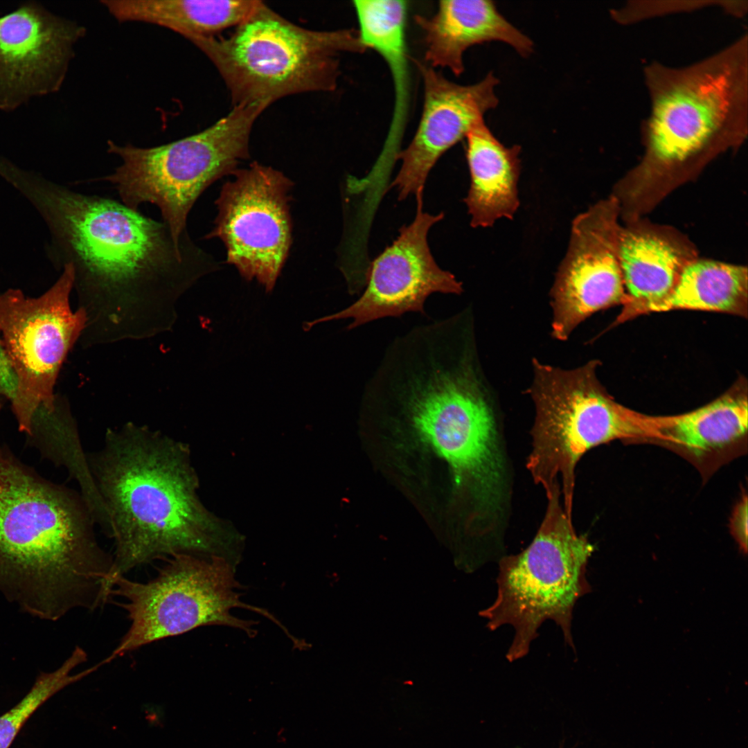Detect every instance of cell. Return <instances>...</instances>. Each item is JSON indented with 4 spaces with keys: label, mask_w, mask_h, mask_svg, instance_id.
I'll list each match as a JSON object with an SVG mask.
<instances>
[{
    "label": "cell",
    "mask_w": 748,
    "mask_h": 748,
    "mask_svg": "<svg viewBox=\"0 0 748 748\" xmlns=\"http://www.w3.org/2000/svg\"><path fill=\"white\" fill-rule=\"evenodd\" d=\"M1 403L0 402V412H1Z\"/></svg>",
    "instance_id": "484cf974"
},
{
    "label": "cell",
    "mask_w": 748,
    "mask_h": 748,
    "mask_svg": "<svg viewBox=\"0 0 748 748\" xmlns=\"http://www.w3.org/2000/svg\"><path fill=\"white\" fill-rule=\"evenodd\" d=\"M87 458L115 544L110 587L116 576L157 559L215 551L184 443L129 422L108 428Z\"/></svg>",
    "instance_id": "277c9868"
},
{
    "label": "cell",
    "mask_w": 748,
    "mask_h": 748,
    "mask_svg": "<svg viewBox=\"0 0 748 748\" xmlns=\"http://www.w3.org/2000/svg\"><path fill=\"white\" fill-rule=\"evenodd\" d=\"M729 83L722 75H704L683 82L658 98L650 125L657 157L681 161L706 143L729 111Z\"/></svg>",
    "instance_id": "9a60e30c"
},
{
    "label": "cell",
    "mask_w": 748,
    "mask_h": 748,
    "mask_svg": "<svg viewBox=\"0 0 748 748\" xmlns=\"http://www.w3.org/2000/svg\"><path fill=\"white\" fill-rule=\"evenodd\" d=\"M11 184L49 229L56 266L71 265L79 308L87 316L82 344L153 336L172 326L179 298L215 268L188 238L122 202L82 194L17 169Z\"/></svg>",
    "instance_id": "6da1fadb"
},
{
    "label": "cell",
    "mask_w": 748,
    "mask_h": 748,
    "mask_svg": "<svg viewBox=\"0 0 748 748\" xmlns=\"http://www.w3.org/2000/svg\"><path fill=\"white\" fill-rule=\"evenodd\" d=\"M73 282V268L66 265L39 296H26L17 289L0 294V339L16 379L10 403L19 430L26 436L39 407H55L59 372L86 326L85 312L70 307Z\"/></svg>",
    "instance_id": "30bf717a"
},
{
    "label": "cell",
    "mask_w": 748,
    "mask_h": 748,
    "mask_svg": "<svg viewBox=\"0 0 748 748\" xmlns=\"http://www.w3.org/2000/svg\"><path fill=\"white\" fill-rule=\"evenodd\" d=\"M418 66L424 87L423 107L411 141L397 154L402 165L392 186L400 199L422 195L428 174L439 158L499 103V80L492 72L475 84L462 85L429 65L418 62Z\"/></svg>",
    "instance_id": "5bb4252c"
},
{
    "label": "cell",
    "mask_w": 748,
    "mask_h": 748,
    "mask_svg": "<svg viewBox=\"0 0 748 748\" xmlns=\"http://www.w3.org/2000/svg\"><path fill=\"white\" fill-rule=\"evenodd\" d=\"M87 660V654L76 646L55 670L41 672L26 695L12 709L0 715V748H9L30 717L53 695L96 671L99 664L80 673L71 671Z\"/></svg>",
    "instance_id": "603a6c76"
},
{
    "label": "cell",
    "mask_w": 748,
    "mask_h": 748,
    "mask_svg": "<svg viewBox=\"0 0 748 748\" xmlns=\"http://www.w3.org/2000/svg\"><path fill=\"white\" fill-rule=\"evenodd\" d=\"M222 186L217 215L206 238H218L226 262L247 280L256 278L272 291L292 243L290 191L292 182L281 172L258 162L237 169Z\"/></svg>",
    "instance_id": "8fae6325"
},
{
    "label": "cell",
    "mask_w": 748,
    "mask_h": 748,
    "mask_svg": "<svg viewBox=\"0 0 748 748\" xmlns=\"http://www.w3.org/2000/svg\"><path fill=\"white\" fill-rule=\"evenodd\" d=\"M28 443L55 465L66 469L70 477L78 484L80 493L93 521L105 524L109 519L89 468L77 426L66 400L57 396L52 409L39 407L35 411L26 435Z\"/></svg>",
    "instance_id": "7402d4cb"
},
{
    "label": "cell",
    "mask_w": 748,
    "mask_h": 748,
    "mask_svg": "<svg viewBox=\"0 0 748 748\" xmlns=\"http://www.w3.org/2000/svg\"><path fill=\"white\" fill-rule=\"evenodd\" d=\"M95 526L80 492L0 445V592L8 600L53 621L105 605L114 558Z\"/></svg>",
    "instance_id": "3957f363"
},
{
    "label": "cell",
    "mask_w": 748,
    "mask_h": 748,
    "mask_svg": "<svg viewBox=\"0 0 748 748\" xmlns=\"http://www.w3.org/2000/svg\"><path fill=\"white\" fill-rule=\"evenodd\" d=\"M747 386L742 380L697 409L657 416V439L693 458H704L741 443L747 436Z\"/></svg>",
    "instance_id": "ac0fdd59"
},
{
    "label": "cell",
    "mask_w": 748,
    "mask_h": 748,
    "mask_svg": "<svg viewBox=\"0 0 748 748\" xmlns=\"http://www.w3.org/2000/svg\"><path fill=\"white\" fill-rule=\"evenodd\" d=\"M471 344L443 322L413 329L389 345L365 392L403 410L470 490L477 515L495 518L501 512L504 461Z\"/></svg>",
    "instance_id": "7a4b0ae2"
},
{
    "label": "cell",
    "mask_w": 748,
    "mask_h": 748,
    "mask_svg": "<svg viewBox=\"0 0 748 748\" xmlns=\"http://www.w3.org/2000/svg\"><path fill=\"white\" fill-rule=\"evenodd\" d=\"M597 361L563 370L533 361L528 391L535 405L533 449L527 467L547 499L563 495L571 519L575 468L589 449L616 439L654 438V416L629 409L599 382Z\"/></svg>",
    "instance_id": "8992f818"
},
{
    "label": "cell",
    "mask_w": 748,
    "mask_h": 748,
    "mask_svg": "<svg viewBox=\"0 0 748 748\" xmlns=\"http://www.w3.org/2000/svg\"><path fill=\"white\" fill-rule=\"evenodd\" d=\"M416 22L423 33L428 65L447 69L457 76L464 71L465 51L474 45L499 41L523 57L533 51L531 38L489 0L440 1L433 16H416Z\"/></svg>",
    "instance_id": "2e32d148"
},
{
    "label": "cell",
    "mask_w": 748,
    "mask_h": 748,
    "mask_svg": "<svg viewBox=\"0 0 748 748\" xmlns=\"http://www.w3.org/2000/svg\"><path fill=\"white\" fill-rule=\"evenodd\" d=\"M189 41L215 65L233 106L256 105L265 109L287 96L335 90L339 56L367 50L357 29H307L261 1L229 37Z\"/></svg>",
    "instance_id": "5b68a950"
},
{
    "label": "cell",
    "mask_w": 748,
    "mask_h": 748,
    "mask_svg": "<svg viewBox=\"0 0 748 748\" xmlns=\"http://www.w3.org/2000/svg\"><path fill=\"white\" fill-rule=\"evenodd\" d=\"M85 27L28 1L0 16V111L57 92Z\"/></svg>",
    "instance_id": "4fadbf2b"
},
{
    "label": "cell",
    "mask_w": 748,
    "mask_h": 748,
    "mask_svg": "<svg viewBox=\"0 0 748 748\" xmlns=\"http://www.w3.org/2000/svg\"><path fill=\"white\" fill-rule=\"evenodd\" d=\"M747 497L745 495L736 506L731 519V533L740 549L747 552Z\"/></svg>",
    "instance_id": "cb8c5ba5"
},
{
    "label": "cell",
    "mask_w": 748,
    "mask_h": 748,
    "mask_svg": "<svg viewBox=\"0 0 748 748\" xmlns=\"http://www.w3.org/2000/svg\"><path fill=\"white\" fill-rule=\"evenodd\" d=\"M16 393V379L0 339V396L10 402Z\"/></svg>",
    "instance_id": "d4e9b609"
},
{
    "label": "cell",
    "mask_w": 748,
    "mask_h": 748,
    "mask_svg": "<svg viewBox=\"0 0 748 748\" xmlns=\"http://www.w3.org/2000/svg\"><path fill=\"white\" fill-rule=\"evenodd\" d=\"M675 310L719 312L746 317L747 268L709 260L686 263L668 296L645 308L642 314Z\"/></svg>",
    "instance_id": "44dd1931"
},
{
    "label": "cell",
    "mask_w": 748,
    "mask_h": 748,
    "mask_svg": "<svg viewBox=\"0 0 748 748\" xmlns=\"http://www.w3.org/2000/svg\"><path fill=\"white\" fill-rule=\"evenodd\" d=\"M618 258L627 299L621 322L664 300L686 265L667 242L648 234L620 233Z\"/></svg>",
    "instance_id": "ffe728a7"
},
{
    "label": "cell",
    "mask_w": 748,
    "mask_h": 748,
    "mask_svg": "<svg viewBox=\"0 0 748 748\" xmlns=\"http://www.w3.org/2000/svg\"><path fill=\"white\" fill-rule=\"evenodd\" d=\"M259 1L102 0L118 21L157 25L187 39L215 37L217 33L242 24Z\"/></svg>",
    "instance_id": "d6986e66"
},
{
    "label": "cell",
    "mask_w": 748,
    "mask_h": 748,
    "mask_svg": "<svg viewBox=\"0 0 748 748\" xmlns=\"http://www.w3.org/2000/svg\"><path fill=\"white\" fill-rule=\"evenodd\" d=\"M466 159L470 186L465 202L473 227H489L517 211L521 147H506L494 135L484 118L466 134Z\"/></svg>",
    "instance_id": "e0dca14e"
},
{
    "label": "cell",
    "mask_w": 748,
    "mask_h": 748,
    "mask_svg": "<svg viewBox=\"0 0 748 748\" xmlns=\"http://www.w3.org/2000/svg\"><path fill=\"white\" fill-rule=\"evenodd\" d=\"M264 110L255 105H235L204 130L154 147L108 140L107 152L117 156L121 163L98 179L111 183L130 208L139 211L144 203L157 206L180 244L189 237L187 217L200 195L249 158L252 127Z\"/></svg>",
    "instance_id": "52a82bcc"
},
{
    "label": "cell",
    "mask_w": 748,
    "mask_h": 748,
    "mask_svg": "<svg viewBox=\"0 0 748 748\" xmlns=\"http://www.w3.org/2000/svg\"><path fill=\"white\" fill-rule=\"evenodd\" d=\"M416 199L413 221L402 227L393 242L373 260L360 296L337 312L305 323V330L319 323L346 319H351L347 326L351 330L382 318L423 312L431 294L463 292L462 283L436 262L427 242L429 230L443 219V213L424 212L422 195Z\"/></svg>",
    "instance_id": "7c38bea8"
},
{
    "label": "cell",
    "mask_w": 748,
    "mask_h": 748,
    "mask_svg": "<svg viewBox=\"0 0 748 748\" xmlns=\"http://www.w3.org/2000/svg\"><path fill=\"white\" fill-rule=\"evenodd\" d=\"M153 579L145 582L117 576L111 582V597L127 612L130 626L103 665L154 641L205 625H225L253 637L256 622L239 618L233 608L258 613L285 627L265 609L240 600L241 587L235 565L215 555L180 553L166 559Z\"/></svg>",
    "instance_id": "9c48e42d"
},
{
    "label": "cell",
    "mask_w": 748,
    "mask_h": 748,
    "mask_svg": "<svg viewBox=\"0 0 748 748\" xmlns=\"http://www.w3.org/2000/svg\"><path fill=\"white\" fill-rule=\"evenodd\" d=\"M560 497L555 493L548 499L545 516L529 546L499 559L496 598L479 613L490 630L513 627L506 655L510 662L528 653L547 620L560 627L564 642L575 652L573 611L578 599L591 591L586 574L594 547L577 535Z\"/></svg>",
    "instance_id": "ba28073f"
}]
</instances>
